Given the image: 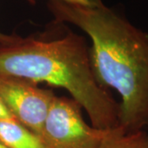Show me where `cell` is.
Returning <instances> with one entry per match:
<instances>
[{"label": "cell", "mask_w": 148, "mask_h": 148, "mask_svg": "<svg viewBox=\"0 0 148 148\" xmlns=\"http://www.w3.org/2000/svg\"><path fill=\"white\" fill-rule=\"evenodd\" d=\"M0 77L64 88L87 113L91 126L119 127V105L96 82L86 39L53 21L45 32L0 44Z\"/></svg>", "instance_id": "2"}, {"label": "cell", "mask_w": 148, "mask_h": 148, "mask_svg": "<svg viewBox=\"0 0 148 148\" xmlns=\"http://www.w3.org/2000/svg\"><path fill=\"white\" fill-rule=\"evenodd\" d=\"M27 1L29 3L33 4V5L36 4V0H27ZM14 36H15V34H12V35H7V34H4V33L0 32V44L11 41V40L14 38Z\"/></svg>", "instance_id": "9"}, {"label": "cell", "mask_w": 148, "mask_h": 148, "mask_svg": "<svg viewBox=\"0 0 148 148\" xmlns=\"http://www.w3.org/2000/svg\"><path fill=\"white\" fill-rule=\"evenodd\" d=\"M64 1L73 4L87 6V7L96 6L102 3V0H64Z\"/></svg>", "instance_id": "8"}, {"label": "cell", "mask_w": 148, "mask_h": 148, "mask_svg": "<svg viewBox=\"0 0 148 148\" xmlns=\"http://www.w3.org/2000/svg\"><path fill=\"white\" fill-rule=\"evenodd\" d=\"M53 21L69 23L90 37V58L96 82L120 95L119 127L127 133L148 127V33L106 6L48 0Z\"/></svg>", "instance_id": "1"}, {"label": "cell", "mask_w": 148, "mask_h": 148, "mask_svg": "<svg viewBox=\"0 0 148 148\" xmlns=\"http://www.w3.org/2000/svg\"><path fill=\"white\" fill-rule=\"evenodd\" d=\"M0 120H16L0 97Z\"/></svg>", "instance_id": "7"}, {"label": "cell", "mask_w": 148, "mask_h": 148, "mask_svg": "<svg viewBox=\"0 0 148 148\" xmlns=\"http://www.w3.org/2000/svg\"><path fill=\"white\" fill-rule=\"evenodd\" d=\"M0 143L8 148H47L40 137L16 120H0Z\"/></svg>", "instance_id": "5"}, {"label": "cell", "mask_w": 148, "mask_h": 148, "mask_svg": "<svg viewBox=\"0 0 148 148\" xmlns=\"http://www.w3.org/2000/svg\"><path fill=\"white\" fill-rule=\"evenodd\" d=\"M0 148H8V147H7L5 145H3V143H0Z\"/></svg>", "instance_id": "10"}, {"label": "cell", "mask_w": 148, "mask_h": 148, "mask_svg": "<svg viewBox=\"0 0 148 148\" xmlns=\"http://www.w3.org/2000/svg\"><path fill=\"white\" fill-rule=\"evenodd\" d=\"M55 96L52 90L40 88L31 81L0 77L1 99L16 121L40 138Z\"/></svg>", "instance_id": "4"}, {"label": "cell", "mask_w": 148, "mask_h": 148, "mask_svg": "<svg viewBox=\"0 0 148 148\" xmlns=\"http://www.w3.org/2000/svg\"><path fill=\"white\" fill-rule=\"evenodd\" d=\"M97 148H148V132L127 133L118 127L110 130Z\"/></svg>", "instance_id": "6"}, {"label": "cell", "mask_w": 148, "mask_h": 148, "mask_svg": "<svg viewBox=\"0 0 148 148\" xmlns=\"http://www.w3.org/2000/svg\"><path fill=\"white\" fill-rule=\"evenodd\" d=\"M110 130L89 126L77 101L55 96L44 123L41 138L47 148H97Z\"/></svg>", "instance_id": "3"}]
</instances>
